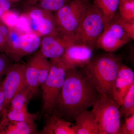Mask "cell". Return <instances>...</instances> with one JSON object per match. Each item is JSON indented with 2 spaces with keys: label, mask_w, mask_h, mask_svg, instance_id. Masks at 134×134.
<instances>
[{
  "label": "cell",
  "mask_w": 134,
  "mask_h": 134,
  "mask_svg": "<svg viewBox=\"0 0 134 134\" xmlns=\"http://www.w3.org/2000/svg\"><path fill=\"white\" fill-rule=\"evenodd\" d=\"M99 94L83 70L67 69L55 108L66 120H74L80 113L93 106Z\"/></svg>",
  "instance_id": "cell-1"
},
{
  "label": "cell",
  "mask_w": 134,
  "mask_h": 134,
  "mask_svg": "<svg viewBox=\"0 0 134 134\" xmlns=\"http://www.w3.org/2000/svg\"><path fill=\"white\" fill-rule=\"evenodd\" d=\"M122 58L111 53L103 54L92 58L83 70L98 92L112 98L114 83Z\"/></svg>",
  "instance_id": "cell-2"
},
{
  "label": "cell",
  "mask_w": 134,
  "mask_h": 134,
  "mask_svg": "<svg viewBox=\"0 0 134 134\" xmlns=\"http://www.w3.org/2000/svg\"><path fill=\"white\" fill-rule=\"evenodd\" d=\"M92 107L98 134H121L120 106L112 98L100 94Z\"/></svg>",
  "instance_id": "cell-3"
},
{
  "label": "cell",
  "mask_w": 134,
  "mask_h": 134,
  "mask_svg": "<svg viewBox=\"0 0 134 134\" xmlns=\"http://www.w3.org/2000/svg\"><path fill=\"white\" fill-rule=\"evenodd\" d=\"M50 69L45 81L40 86L43 110L51 113L55 108L65 82L67 68L60 58L49 60Z\"/></svg>",
  "instance_id": "cell-4"
},
{
  "label": "cell",
  "mask_w": 134,
  "mask_h": 134,
  "mask_svg": "<svg viewBox=\"0 0 134 134\" xmlns=\"http://www.w3.org/2000/svg\"><path fill=\"white\" fill-rule=\"evenodd\" d=\"M41 41L40 36L34 32L22 33L16 29H9L3 53L11 60L19 63L23 57L38 50Z\"/></svg>",
  "instance_id": "cell-5"
},
{
  "label": "cell",
  "mask_w": 134,
  "mask_h": 134,
  "mask_svg": "<svg viewBox=\"0 0 134 134\" xmlns=\"http://www.w3.org/2000/svg\"><path fill=\"white\" fill-rule=\"evenodd\" d=\"M104 28L102 15L95 5L90 3L75 33V43L84 44L94 48Z\"/></svg>",
  "instance_id": "cell-6"
},
{
  "label": "cell",
  "mask_w": 134,
  "mask_h": 134,
  "mask_svg": "<svg viewBox=\"0 0 134 134\" xmlns=\"http://www.w3.org/2000/svg\"><path fill=\"white\" fill-rule=\"evenodd\" d=\"M90 3V0H72L55 12L54 18L58 31L75 37L84 14Z\"/></svg>",
  "instance_id": "cell-7"
},
{
  "label": "cell",
  "mask_w": 134,
  "mask_h": 134,
  "mask_svg": "<svg viewBox=\"0 0 134 134\" xmlns=\"http://www.w3.org/2000/svg\"><path fill=\"white\" fill-rule=\"evenodd\" d=\"M131 40L120 24L116 14L104 28L96 46L106 52L112 53L121 48Z\"/></svg>",
  "instance_id": "cell-8"
},
{
  "label": "cell",
  "mask_w": 134,
  "mask_h": 134,
  "mask_svg": "<svg viewBox=\"0 0 134 134\" xmlns=\"http://www.w3.org/2000/svg\"><path fill=\"white\" fill-rule=\"evenodd\" d=\"M5 76V79L1 83L5 98L3 108L8 107L16 94L27 88L25 64L19 63L11 64Z\"/></svg>",
  "instance_id": "cell-9"
},
{
  "label": "cell",
  "mask_w": 134,
  "mask_h": 134,
  "mask_svg": "<svg viewBox=\"0 0 134 134\" xmlns=\"http://www.w3.org/2000/svg\"><path fill=\"white\" fill-rule=\"evenodd\" d=\"M53 12L38 8H31L26 12L32 32L39 36L56 35L59 33Z\"/></svg>",
  "instance_id": "cell-10"
},
{
  "label": "cell",
  "mask_w": 134,
  "mask_h": 134,
  "mask_svg": "<svg viewBox=\"0 0 134 134\" xmlns=\"http://www.w3.org/2000/svg\"><path fill=\"white\" fill-rule=\"evenodd\" d=\"M75 43L74 37L59 32L56 35L43 37L39 51L47 59H58L63 55L69 47Z\"/></svg>",
  "instance_id": "cell-11"
},
{
  "label": "cell",
  "mask_w": 134,
  "mask_h": 134,
  "mask_svg": "<svg viewBox=\"0 0 134 134\" xmlns=\"http://www.w3.org/2000/svg\"><path fill=\"white\" fill-rule=\"evenodd\" d=\"M93 48L75 43L69 47L59 58L67 69L84 68L93 58Z\"/></svg>",
  "instance_id": "cell-12"
},
{
  "label": "cell",
  "mask_w": 134,
  "mask_h": 134,
  "mask_svg": "<svg viewBox=\"0 0 134 134\" xmlns=\"http://www.w3.org/2000/svg\"><path fill=\"white\" fill-rule=\"evenodd\" d=\"M133 84V71L126 65L121 64L114 81L112 91V98L120 107L128 92Z\"/></svg>",
  "instance_id": "cell-13"
},
{
  "label": "cell",
  "mask_w": 134,
  "mask_h": 134,
  "mask_svg": "<svg viewBox=\"0 0 134 134\" xmlns=\"http://www.w3.org/2000/svg\"><path fill=\"white\" fill-rule=\"evenodd\" d=\"M37 133L35 122L11 120L3 116L0 121L1 134H34Z\"/></svg>",
  "instance_id": "cell-14"
},
{
  "label": "cell",
  "mask_w": 134,
  "mask_h": 134,
  "mask_svg": "<svg viewBox=\"0 0 134 134\" xmlns=\"http://www.w3.org/2000/svg\"><path fill=\"white\" fill-rule=\"evenodd\" d=\"M75 134H98V125L92 111L84 110L75 118Z\"/></svg>",
  "instance_id": "cell-15"
},
{
  "label": "cell",
  "mask_w": 134,
  "mask_h": 134,
  "mask_svg": "<svg viewBox=\"0 0 134 134\" xmlns=\"http://www.w3.org/2000/svg\"><path fill=\"white\" fill-rule=\"evenodd\" d=\"M75 125L53 114L39 133L41 134H75Z\"/></svg>",
  "instance_id": "cell-16"
},
{
  "label": "cell",
  "mask_w": 134,
  "mask_h": 134,
  "mask_svg": "<svg viewBox=\"0 0 134 134\" xmlns=\"http://www.w3.org/2000/svg\"><path fill=\"white\" fill-rule=\"evenodd\" d=\"M25 66V76L27 88L31 98L38 91L40 85L36 54L28 61Z\"/></svg>",
  "instance_id": "cell-17"
},
{
  "label": "cell",
  "mask_w": 134,
  "mask_h": 134,
  "mask_svg": "<svg viewBox=\"0 0 134 134\" xmlns=\"http://www.w3.org/2000/svg\"><path fill=\"white\" fill-rule=\"evenodd\" d=\"M120 0H93V4L103 16L105 28L114 18L119 8Z\"/></svg>",
  "instance_id": "cell-18"
},
{
  "label": "cell",
  "mask_w": 134,
  "mask_h": 134,
  "mask_svg": "<svg viewBox=\"0 0 134 134\" xmlns=\"http://www.w3.org/2000/svg\"><path fill=\"white\" fill-rule=\"evenodd\" d=\"M1 114L2 116L16 121L34 122L37 119V115L29 112L28 108L16 110L5 108L3 109Z\"/></svg>",
  "instance_id": "cell-19"
},
{
  "label": "cell",
  "mask_w": 134,
  "mask_h": 134,
  "mask_svg": "<svg viewBox=\"0 0 134 134\" xmlns=\"http://www.w3.org/2000/svg\"><path fill=\"white\" fill-rule=\"evenodd\" d=\"M31 98L30 91L28 88H26L16 94L7 108L16 110L27 108L29 100Z\"/></svg>",
  "instance_id": "cell-20"
},
{
  "label": "cell",
  "mask_w": 134,
  "mask_h": 134,
  "mask_svg": "<svg viewBox=\"0 0 134 134\" xmlns=\"http://www.w3.org/2000/svg\"><path fill=\"white\" fill-rule=\"evenodd\" d=\"M36 55L38 72L39 83L40 86L45 81L49 74L50 64V61L48 60L47 58L43 56L39 51L36 53Z\"/></svg>",
  "instance_id": "cell-21"
},
{
  "label": "cell",
  "mask_w": 134,
  "mask_h": 134,
  "mask_svg": "<svg viewBox=\"0 0 134 134\" xmlns=\"http://www.w3.org/2000/svg\"><path fill=\"white\" fill-rule=\"evenodd\" d=\"M120 107L121 116L128 117L134 113V84L128 92Z\"/></svg>",
  "instance_id": "cell-22"
},
{
  "label": "cell",
  "mask_w": 134,
  "mask_h": 134,
  "mask_svg": "<svg viewBox=\"0 0 134 134\" xmlns=\"http://www.w3.org/2000/svg\"><path fill=\"white\" fill-rule=\"evenodd\" d=\"M36 8L51 12H56L72 0H34Z\"/></svg>",
  "instance_id": "cell-23"
},
{
  "label": "cell",
  "mask_w": 134,
  "mask_h": 134,
  "mask_svg": "<svg viewBox=\"0 0 134 134\" xmlns=\"http://www.w3.org/2000/svg\"><path fill=\"white\" fill-rule=\"evenodd\" d=\"M118 9L123 19L134 21V0H120Z\"/></svg>",
  "instance_id": "cell-24"
},
{
  "label": "cell",
  "mask_w": 134,
  "mask_h": 134,
  "mask_svg": "<svg viewBox=\"0 0 134 134\" xmlns=\"http://www.w3.org/2000/svg\"><path fill=\"white\" fill-rule=\"evenodd\" d=\"M14 29L22 33L33 32L30 19L25 13L19 15Z\"/></svg>",
  "instance_id": "cell-25"
},
{
  "label": "cell",
  "mask_w": 134,
  "mask_h": 134,
  "mask_svg": "<svg viewBox=\"0 0 134 134\" xmlns=\"http://www.w3.org/2000/svg\"><path fill=\"white\" fill-rule=\"evenodd\" d=\"M19 15L17 13L9 10L0 17V21L9 29H14Z\"/></svg>",
  "instance_id": "cell-26"
},
{
  "label": "cell",
  "mask_w": 134,
  "mask_h": 134,
  "mask_svg": "<svg viewBox=\"0 0 134 134\" xmlns=\"http://www.w3.org/2000/svg\"><path fill=\"white\" fill-rule=\"evenodd\" d=\"M117 19L127 34L132 40L134 39V21H129L123 19L117 14Z\"/></svg>",
  "instance_id": "cell-27"
},
{
  "label": "cell",
  "mask_w": 134,
  "mask_h": 134,
  "mask_svg": "<svg viewBox=\"0 0 134 134\" xmlns=\"http://www.w3.org/2000/svg\"><path fill=\"white\" fill-rule=\"evenodd\" d=\"M121 134H134V113L126 117L125 122L121 125Z\"/></svg>",
  "instance_id": "cell-28"
},
{
  "label": "cell",
  "mask_w": 134,
  "mask_h": 134,
  "mask_svg": "<svg viewBox=\"0 0 134 134\" xmlns=\"http://www.w3.org/2000/svg\"><path fill=\"white\" fill-rule=\"evenodd\" d=\"M11 60L4 53L0 52V80L5 76L11 65Z\"/></svg>",
  "instance_id": "cell-29"
},
{
  "label": "cell",
  "mask_w": 134,
  "mask_h": 134,
  "mask_svg": "<svg viewBox=\"0 0 134 134\" xmlns=\"http://www.w3.org/2000/svg\"><path fill=\"white\" fill-rule=\"evenodd\" d=\"M9 31V29L0 21V52H2L3 53Z\"/></svg>",
  "instance_id": "cell-30"
},
{
  "label": "cell",
  "mask_w": 134,
  "mask_h": 134,
  "mask_svg": "<svg viewBox=\"0 0 134 134\" xmlns=\"http://www.w3.org/2000/svg\"><path fill=\"white\" fill-rule=\"evenodd\" d=\"M10 6L9 0H0V17L5 12L9 10Z\"/></svg>",
  "instance_id": "cell-31"
},
{
  "label": "cell",
  "mask_w": 134,
  "mask_h": 134,
  "mask_svg": "<svg viewBox=\"0 0 134 134\" xmlns=\"http://www.w3.org/2000/svg\"><path fill=\"white\" fill-rule=\"evenodd\" d=\"M5 102V96L3 92L2 89L1 84V82H0V114L4 108Z\"/></svg>",
  "instance_id": "cell-32"
},
{
  "label": "cell",
  "mask_w": 134,
  "mask_h": 134,
  "mask_svg": "<svg viewBox=\"0 0 134 134\" xmlns=\"http://www.w3.org/2000/svg\"><path fill=\"white\" fill-rule=\"evenodd\" d=\"M0 134H1V133H0Z\"/></svg>",
  "instance_id": "cell-33"
}]
</instances>
